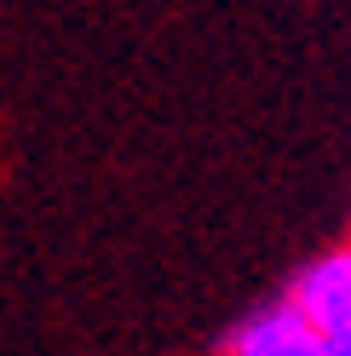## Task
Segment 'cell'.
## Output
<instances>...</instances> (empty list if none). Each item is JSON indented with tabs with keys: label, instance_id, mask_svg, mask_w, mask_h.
Segmentation results:
<instances>
[{
	"label": "cell",
	"instance_id": "obj_2",
	"mask_svg": "<svg viewBox=\"0 0 351 356\" xmlns=\"http://www.w3.org/2000/svg\"><path fill=\"white\" fill-rule=\"evenodd\" d=\"M294 305L322 333H345L351 327V253H328L322 264H311L294 287Z\"/></svg>",
	"mask_w": 351,
	"mask_h": 356
},
{
	"label": "cell",
	"instance_id": "obj_1",
	"mask_svg": "<svg viewBox=\"0 0 351 356\" xmlns=\"http://www.w3.org/2000/svg\"><path fill=\"white\" fill-rule=\"evenodd\" d=\"M236 356H328V333L299 305H282V310H265V316H254L242 327Z\"/></svg>",
	"mask_w": 351,
	"mask_h": 356
},
{
	"label": "cell",
	"instance_id": "obj_3",
	"mask_svg": "<svg viewBox=\"0 0 351 356\" xmlns=\"http://www.w3.org/2000/svg\"><path fill=\"white\" fill-rule=\"evenodd\" d=\"M328 356H351V327L345 333H328Z\"/></svg>",
	"mask_w": 351,
	"mask_h": 356
}]
</instances>
